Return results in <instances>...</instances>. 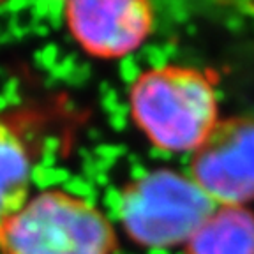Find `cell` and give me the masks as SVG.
Segmentation results:
<instances>
[{
    "instance_id": "obj_5",
    "label": "cell",
    "mask_w": 254,
    "mask_h": 254,
    "mask_svg": "<svg viewBox=\"0 0 254 254\" xmlns=\"http://www.w3.org/2000/svg\"><path fill=\"white\" fill-rule=\"evenodd\" d=\"M64 18L76 43L99 59L132 53L154 27V9L145 0H72L64 4Z\"/></svg>"
},
{
    "instance_id": "obj_4",
    "label": "cell",
    "mask_w": 254,
    "mask_h": 254,
    "mask_svg": "<svg viewBox=\"0 0 254 254\" xmlns=\"http://www.w3.org/2000/svg\"><path fill=\"white\" fill-rule=\"evenodd\" d=\"M189 177L217 206L254 201V117L219 120L192 152Z\"/></svg>"
},
{
    "instance_id": "obj_7",
    "label": "cell",
    "mask_w": 254,
    "mask_h": 254,
    "mask_svg": "<svg viewBox=\"0 0 254 254\" xmlns=\"http://www.w3.org/2000/svg\"><path fill=\"white\" fill-rule=\"evenodd\" d=\"M30 171L20 136L0 119V226L27 205Z\"/></svg>"
},
{
    "instance_id": "obj_2",
    "label": "cell",
    "mask_w": 254,
    "mask_h": 254,
    "mask_svg": "<svg viewBox=\"0 0 254 254\" xmlns=\"http://www.w3.org/2000/svg\"><path fill=\"white\" fill-rule=\"evenodd\" d=\"M115 247L106 215L62 190L41 192L0 226L4 254H111Z\"/></svg>"
},
{
    "instance_id": "obj_1",
    "label": "cell",
    "mask_w": 254,
    "mask_h": 254,
    "mask_svg": "<svg viewBox=\"0 0 254 254\" xmlns=\"http://www.w3.org/2000/svg\"><path fill=\"white\" fill-rule=\"evenodd\" d=\"M129 101L136 126L166 152H194L221 120L214 79L192 67L164 65L141 72Z\"/></svg>"
},
{
    "instance_id": "obj_3",
    "label": "cell",
    "mask_w": 254,
    "mask_h": 254,
    "mask_svg": "<svg viewBox=\"0 0 254 254\" xmlns=\"http://www.w3.org/2000/svg\"><path fill=\"white\" fill-rule=\"evenodd\" d=\"M215 208L189 175L166 168L145 173L119 198V215L127 235L152 249L187 244Z\"/></svg>"
},
{
    "instance_id": "obj_6",
    "label": "cell",
    "mask_w": 254,
    "mask_h": 254,
    "mask_svg": "<svg viewBox=\"0 0 254 254\" xmlns=\"http://www.w3.org/2000/svg\"><path fill=\"white\" fill-rule=\"evenodd\" d=\"M186 254H254V214L247 206H217L186 244Z\"/></svg>"
}]
</instances>
